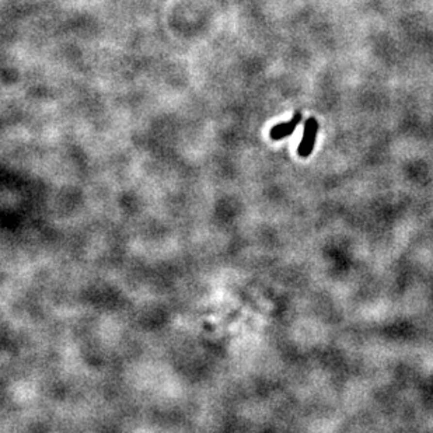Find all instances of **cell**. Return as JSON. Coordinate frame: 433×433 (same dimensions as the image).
Returning <instances> with one entry per match:
<instances>
[{
  "mask_svg": "<svg viewBox=\"0 0 433 433\" xmlns=\"http://www.w3.org/2000/svg\"><path fill=\"white\" fill-rule=\"evenodd\" d=\"M317 133H319V122L314 116H310L305 124V133H303L302 142L297 147V153L300 157H308L310 153L313 152L316 139H317Z\"/></svg>",
  "mask_w": 433,
  "mask_h": 433,
  "instance_id": "6da1fadb",
  "label": "cell"
},
{
  "mask_svg": "<svg viewBox=\"0 0 433 433\" xmlns=\"http://www.w3.org/2000/svg\"><path fill=\"white\" fill-rule=\"evenodd\" d=\"M302 114L300 112H296V114L292 116V119H289L288 122H282V124H278L275 127L271 129V139L272 140H280L290 136L296 130V128L299 127V124L302 122Z\"/></svg>",
  "mask_w": 433,
  "mask_h": 433,
  "instance_id": "7a4b0ae2",
  "label": "cell"
}]
</instances>
